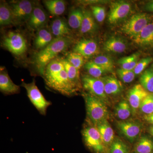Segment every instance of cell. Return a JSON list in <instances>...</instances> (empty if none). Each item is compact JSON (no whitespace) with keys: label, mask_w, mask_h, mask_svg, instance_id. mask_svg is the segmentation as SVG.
<instances>
[{"label":"cell","mask_w":153,"mask_h":153,"mask_svg":"<svg viewBox=\"0 0 153 153\" xmlns=\"http://www.w3.org/2000/svg\"><path fill=\"white\" fill-rule=\"evenodd\" d=\"M71 43L69 38H55L47 47L36 53L34 62L40 74L44 76L47 65L58 54L66 50Z\"/></svg>","instance_id":"7a4b0ae2"},{"label":"cell","mask_w":153,"mask_h":153,"mask_svg":"<svg viewBox=\"0 0 153 153\" xmlns=\"http://www.w3.org/2000/svg\"><path fill=\"white\" fill-rule=\"evenodd\" d=\"M103 48L107 52L121 54L125 52L127 49V45L121 38L113 36L108 38L105 42Z\"/></svg>","instance_id":"e0dca14e"},{"label":"cell","mask_w":153,"mask_h":153,"mask_svg":"<svg viewBox=\"0 0 153 153\" xmlns=\"http://www.w3.org/2000/svg\"><path fill=\"white\" fill-rule=\"evenodd\" d=\"M44 77L49 87L63 95H73L77 88L70 81L63 61V58L56 57L47 65Z\"/></svg>","instance_id":"6da1fadb"},{"label":"cell","mask_w":153,"mask_h":153,"mask_svg":"<svg viewBox=\"0 0 153 153\" xmlns=\"http://www.w3.org/2000/svg\"><path fill=\"white\" fill-rule=\"evenodd\" d=\"M100 134L104 146H110L114 140V132L107 120L95 126Z\"/></svg>","instance_id":"44dd1931"},{"label":"cell","mask_w":153,"mask_h":153,"mask_svg":"<svg viewBox=\"0 0 153 153\" xmlns=\"http://www.w3.org/2000/svg\"><path fill=\"white\" fill-rule=\"evenodd\" d=\"M150 132L153 136V126L150 128Z\"/></svg>","instance_id":"60d3db41"},{"label":"cell","mask_w":153,"mask_h":153,"mask_svg":"<svg viewBox=\"0 0 153 153\" xmlns=\"http://www.w3.org/2000/svg\"><path fill=\"white\" fill-rule=\"evenodd\" d=\"M13 15V23L22 24L27 22L30 19L35 4L27 0L16 1L10 5Z\"/></svg>","instance_id":"8992f818"},{"label":"cell","mask_w":153,"mask_h":153,"mask_svg":"<svg viewBox=\"0 0 153 153\" xmlns=\"http://www.w3.org/2000/svg\"><path fill=\"white\" fill-rule=\"evenodd\" d=\"M82 134L85 145L90 149L96 153H104L105 146L95 126L85 127L82 130Z\"/></svg>","instance_id":"ba28073f"},{"label":"cell","mask_w":153,"mask_h":153,"mask_svg":"<svg viewBox=\"0 0 153 153\" xmlns=\"http://www.w3.org/2000/svg\"><path fill=\"white\" fill-rule=\"evenodd\" d=\"M73 50L74 52L80 54L83 57L88 58L97 54L99 47L96 41L94 40L84 39L77 42Z\"/></svg>","instance_id":"4fadbf2b"},{"label":"cell","mask_w":153,"mask_h":153,"mask_svg":"<svg viewBox=\"0 0 153 153\" xmlns=\"http://www.w3.org/2000/svg\"><path fill=\"white\" fill-rule=\"evenodd\" d=\"M13 23V15L9 5L6 2L2 1L0 4V25L7 26Z\"/></svg>","instance_id":"484cf974"},{"label":"cell","mask_w":153,"mask_h":153,"mask_svg":"<svg viewBox=\"0 0 153 153\" xmlns=\"http://www.w3.org/2000/svg\"><path fill=\"white\" fill-rule=\"evenodd\" d=\"M85 68L87 70L88 75L94 78H101L106 73V71L97 65L92 60L87 62L85 65Z\"/></svg>","instance_id":"1f68e13d"},{"label":"cell","mask_w":153,"mask_h":153,"mask_svg":"<svg viewBox=\"0 0 153 153\" xmlns=\"http://www.w3.org/2000/svg\"><path fill=\"white\" fill-rule=\"evenodd\" d=\"M140 84L149 93H153V68H147L140 78Z\"/></svg>","instance_id":"f1b7e54d"},{"label":"cell","mask_w":153,"mask_h":153,"mask_svg":"<svg viewBox=\"0 0 153 153\" xmlns=\"http://www.w3.org/2000/svg\"><path fill=\"white\" fill-rule=\"evenodd\" d=\"M63 61L64 67L66 69L68 78L70 81L78 89L80 85V76L79 69L75 68L67 60L63 58Z\"/></svg>","instance_id":"cb8c5ba5"},{"label":"cell","mask_w":153,"mask_h":153,"mask_svg":"<svg viewBox=\"0 0 153 153\" xmlns=\"http://www.w3.org/2000/svg\"><path fill=\"white\" fill-rule=\"evenodd\" d=\"M129 149L127 145L119 138L114 139L110 145V153H129Z\"/></svg>","instance_id":"d6a6232c"},{"label":"cell","mask_w":153,"mask_h":153,"mask_svg":"<svg viewBox=\"0 0 153 153\" xmlns=\"http://www.w3.org/2000/svg\"><path fill=\"white\" fill-rule=\"evenodd\" d=\"M48 20V16L44 9L39 6L35 5L27 24L30 29L37 31L44 28Z\"/></svg>","instance_id":"5bb4252c"},{"label":"cell","mask_w":153,"mask_h":153,"mask_svg":"<svg viewBox=\"0 0 153 153\" xmlns=\"http://www.w3.org/2000/svg\"><path fill=\"white\" fill-rule=\"evenodd\" d=\"M51 32L57 38H69L71 31L68 23L63 19H56L52 22Z\"/></svg>","instance_id":"ac0fdd59"},{"label":"cell","mask_w":153,"mask_h":153,"mask_svg":"<svg viewBox=\"0 0 153 153\" xmlns=\"http://www.w3.org/2000/svg\"><path fill=\"white\" fill-rule=\"evenodd\" d=\"M152 21L149 14L145 13L135 14L122 25L120 30L133 39Z\"/></svg>","instance_id":"277c9868"},{"label":"cell","mask_w":153,"mask_h":153,"mask_svg":"<svg viewBox=\"0 0 153 153\" xmlns=\"http://www.w3.org/2000/svg\"><path fill=\"white\" fill-rule=\"evenodd\" d=\"M152 57H147L143 58L139 61L133 70L135 75H139L142 73L149 64L152 63Z\"/></svg>","instance_id":"74e56055"},{"label":"cell","mask_w":153,"mask_h":153,"mask_svg":"<svg viewBox=\"0 0 153 153\" xmlns=\"http://www.w3.org/2000/svg\"><path fill=\"white\" fill-rule=\"evenodd\" d=\"M0 90L3 93L13 94L19 93L20 86L16 85L10 78L7 72L1 68L0 72Z\"/></svg>","instance_id":"2e32d148"},{"label":"cell","mask_w":153,"mask_h":153,"mask_svg":"<svg viewBox=\"0 0 153 153\" xmlns=\"http://www.w3.org/2000/svg\"><path fill=\"white\" fill-rule=\"evenodd\" d=\"M88 117L94 126L105 120L108 115L107 107L104 101L90 94L83 92Z\"/></svg>","instance_id":"3957f363"},{"label":"cell","mask_w":153,"mask_h":153,"mask_svg":"<svg viewBox=\"0 0 153 153\" xmlns=\"http://www.w3.org/2000/svg\"><path fill=\"white\" fill-rule=\"evenodd\" d=\"M44 3L49 13L54 16H60L66 10V3L62 0H47Z\"/></svg>","instance_id":"603a6c76"},{"label":"cell","mask_w":153,"mask_h":153,"mask_svg":"<svg viewBox=\"0 0 153 153\" xmlns=\"http://www.w3.org/2000/svg\"><path fill=\"white\" fill-rule=\"evenodd\" d=\"M131 4L125 1L111 3L110 7L108 20L111 25L117 24L128 16L131 11Z\"/></svg>","instance_id":"30bf717a"},{"label":"cell","mask_w":153,"mask_h":153,"mask_svg":"<svg viewBox=\"0 0 153 153\" xmlns=\"http://www.w3.org/2000/svg\"><path fill=\"white\" fill-rule=\"evenodd\" d=\"M66 59L71 65L79 70L84 64V57L76 52L69 53Z\"/></svg>","instance_id":"836d02e7"},{"label":"cell","mask_w":153,"mask_h":153,"mask_svg":"<svg viewBox=\"0 0 153 153\" xmlns=\"http://www.w3.org/2000/svg\"><path fill=\"white\" fill-rule=\"evenodd\" d=\"M132 110L128 101L122 100L116 107L115 113L117 117L120 120H126L131 115Z\"/></svg>","instance_id":"83f0119b"},{"label":"cell","mask_w":153,"mask_h":153,"mask_svg":"<svg viewBox=\"0 0 153 153\" xmlns=\"http://www.w3.org/2000/svg\"><path fill=\"white\" fill-rule=\"evenodd\" d=\"M140 54L134 53L127 57H122L118 61L117 63L121 68L125 70L133 71L139 61Z\"/></svg>","instance_id":"4316f807"},{"label":"cell","mask_w":153,"mask_h":153,"mask_svg":"<svg viewBox=\"0 0 153 153\" xmlns=\"http://www.w3.org/2000/svg\"><path fill=\"white\" fill-rule=\"evenodd\" d=\"M140 110L146 115L153 113V94H150L144 100L140 107Z\"/></svg>","instance_id":"e575fe53"},{"label":"cell","mask_w":153,"mask_h":153,"mask_svg":"<svg viewBox=\"0 0 153 153\" xmlns=\"http://www.w3.org/2000/svg\"><path fill=\"white\" fill-rule=\"evenodd\" d=\"M83 18V13L82 9H73L68 16V24L69 27L74 30H79Z\"/></svg>","instance_id":"d4e9b609"},{"label":"cell","mask_w":153,"mask_h":153,"mask_svg":"<svg viewBox=\"0 0 153 153\" xmlns=\"http://www.w3.org/2000/svg\"><path fill=\"white\" fill-rule=\"evenodd\" d=\"M117 125L121 133L131 143L134 142L141 131V124L135 121H122L118 122Z\"/></svg>","instance_id":"8fae6325"},{"label":"cell","mask_w":153,"mask_h":153,"mask_svg":"<svg viewBox=\"0 0 153 153\" xmlns=\"http://www.w3.org/2000/svg\"><path fill=\"white\" fill-rule=\"evenodd\" d=\"M117 72L121 80L125 83L132 82L136 76L134 71L125 70L121 68H118Z\"/></svg>","instance_id":"d590c367"},{"label":"cell","mask_w":153,"mask_h":153,"mask_svg":"<svg viewBox=\"0 0 153 153\" xmlns=\"http://www.w3.org/2000/svg\"><path fill=\"white\" fill-rule=\"evenodd\" d=\"M52 32L45 28L38 30L34 41V45L37 50L40 51L44 49L53 41Z\"/></svg>","instance_id":"ffe728a7"},{"label":"cell","mask_w":153,"mask_h":153,"mask_svg":"<svg viewBox=\"0 0 153 153\" xmlns=\"http://www.w3.org/2000/svg\"><path fill=\"white\" fill-rule=\"evenodd\" d=\"M82 86L88 93L100 99L103 101L107 100L104 83L101 78H94L89 75H84L81 78Z\"/></svg>","instance_id":"9c48e42d"},{"label":"cell","mask_w":153,"mask_h":153,"mask_svg":"<svg viewBox=\"0 0 153 153\" xmlns=\"http://www.w3.org/2000/svg\"><path fill=\"white\" fill-rule=\"evenodd\" d=\"M137 153H151L153 150V142L147 137H141L136 144Z\"/></svg>","instance_id":"4dcf8cb0"},{"label":"cell","mask_w":153,"mask_h":153,"mask_svg":"<svg viewBox=\"0 0 153 153\" xmlns=\"http://www.w3.org/2000/svg\"><path fill=\"white\" fill-rule=\"evenodd\" d=\"M22 85L26 89L28 97L36 109L41 114H46L47 108L51 103L45 98L38 89L35 80L30 83L23 82Z\"/></svg>","instance_id":"52a82bcc"},{"label":"cell","mask_w":153,"mask_h":153,"mask_svg":"<svg viewBox=\"0 0 153 153\" xmlns=\"http://www.w3.org/2000/svg\"><path fill=\"white\" fill-rule=\"evenodd\" d=\"M101 78L104 83L105 91L106 95H117L122 91L123 85L116 77L108 76Z\"/></svg>","instance_id":"d6986e66"},{"label":"cell","mask_w":153,"mask_h":153,"mask_svg":"<svg viewBox=\"0 0 153 153\" xmlns=\"http://www.w3.org/2000/svg\"><path fill=\"white\" fill-rule=\"evenodd\" d=\"M134 43L144 47H153V22H151L133 39Z\"/></svg>","instance_id":"9a60e30c"},{"label":"cell","mask_w":153,"mask_h":153,"mask_svg":"<svg viewBox=\"0 0 153 153\" xmlns=\"http://www.w3.org/2000/svg\"><path fill=\"white\" fill-rule=\"evenodd\" d=\"M144 118L148 122L153 125V113L151 114L145 115Z\"/></svg>","instance_id":"ab89813d"},{"label":"cell","mask_w":153,"mask_h":153,"mask_svg":"<svg viewBox=\"0 0 153 153\" xmlns=\"http://www.w3.org/2000/svg\"><path fill=\"white\" fill-rule=\"evenodd\" d=\"M83 18L79 32L82 34L94 33L97 29V25L94 21L92 14L88 10H82Z\"/></svg>","instance_id":"7402d4cb"},{"label":"cell","mask_w":153,"mask_h":153,"mask_svg":"<svg viewBox=\"0 0 153 153\" xmlns=\"http://www.w3.org/2000/svg\"><path fill=\"white\" fill-rule=\"evenodd\" d=\"M92 61L102 68L105 71L111 72L113 69L114 62L112 58L106 55H100L97 56Z\"/></svg>","instance_id":"f546056e"},{"label":"cell","mask_w":153,"mask_h":153,"mask_svg":"<svg viewBox=\"0 0 153 153\" xmlns=\"http://www.w3.org/2000/svg\"><path fill=\"white\" fill-rule=\"evenodd\" d=\"M150 94L140 84L134 85L128 94V102L134 114L137 112L142 102Z\"/></svg>","instance_id":"7c38bea8"},{"label":"cell","mask_w":153,"mask_h":153,"mask_svg":"<svg viewBox=\"0 0 153 153\" xmlns=\"http://www.w3.org/2000/svg\"><path fill=\"white\" fill-rule=\"evenodd\" d=\"M145 10L153 13V1H150L145 5Z\"/></svg>","instance_id":"f35d334b"},{"label":"cell","mask_w":153,"mask_h":153,"mask_svg":"<svg viewBox=\"0 0 153 153\" xmlns=\"http://www.w3.org/2000/svg\"><path fill=\"white\" fill-rule=\"evenodd\" d=\"M2 44L3 47L17 56L23 55L27 49L25 37L19 32L9 31L4 36Z\"/></svg>","instance_id":"5b68a950"},{"label":"cell","mask_w":153,"mask_h":153,"mask_svg":"<svg viewBox=\"0 0 153 153\" xmlns=\"http://www.w3.org/2000/svg\"><path fill=\"white\" fill-rule=\"evenodd\" d=\"M92 14L96 20L99 23L104 21L106 16V12L105 8L101 6L94 5L91 6Z\"/></svg>","instance_id":"8d00e7d4"}]
</instances>
